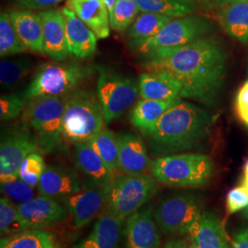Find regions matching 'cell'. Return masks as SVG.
<instances>
[{
  "instance_id": "6da1fadb",
  "label": "cell",
  "mask_w": 248,
  "mask_h": 248,
  "mask_svg": "<svg viewBox=\"0 0 248 248\" xmlns=\"http://www.w3.org/2000/svg\"><path fill=\"white\" fill-rule=\"evenodd\" d=\"M147 71L167 73L180 87L182 98L206 106L217 103L222 93L228 55L222 41L206 36L190 44L144 54Z\"/></svg>"
},
{
  "instance_id": "7a4b0ae2",
  "label": "cell",
  "mask_w": 248,
  "mask_h": 248,
  "mask_svg": "<svg viewBox=\"0 0 248 248\" xmlns=\"http://www.w3.org/2000/svg\"><path fill=\"white\" fill-rule=\"evenodd\" d=\"M213 122L208 110L181 100L169 108L144 136L151 155L160 157L200 149L211 134Z\"/></svg>"
},
{
  "instance_id": "3957f363",
  "label": "cell",
  "mask_w": 248,
  "mask_h": 248,
  "mask_svg": "<svg viewBox=\"0 0 248 248\" xmlns=\"http://www.w3.org/2000/svg\"><path fill=\"white\" fill-rule=\"evenodd\" d=\"M214 164L203 154H175L151 162L149 173L162 185L176 187H200L214 175Z\"/></svg>"
},
{
  "instance_id": "277c9868",
  "label": "cell",
  "mask_w": 248,
  "mask_h": 248,
  "mask_svg": "<svg viewBox=\"0 0 248 248\" xmlns=\"http://www.w3.org/2000/svg\"><path fill=\"white\" fill-rule=\"evenodd\" d=\"M69 95L28 100L23 123L34 137L41 153H53L62 143L63 113Z\"/></svg>"
},
{
  "instance_id": "5b68a950",
  "label": "cell",
  "mask_w": 248,
  "mask_h": 248,
  "mask_svg": "<svg viewBox=\"0 0 248 248\" xmlns=\"http://www.w3.org/2000/svg\"><path fill=\"white\" fill-rule=\"evenodd\" d=\"M105 119L98 94L75 90L63 113L62 137L73 143L89 142L104 129Z\"/></svg>"
},
{
  "instance_id": "8992f818",
  "label": "cell",
  "mask_w": 248,
  "mask_h": 248,
  "mask_svg": "<svg viewBox=\"0 0 248 248\" xmlns=\"http://www.w3.org/2000/svg\"><path fill=\"white\" fill-rule=\"evenodd\" d=\"M95 70L94 66L78 63H43L22 94L28 100L38 97L67 96Z\"/></svg>"
},
{
  "instance_id": "52a82bcc",
  "label": "cell",
  "mask_w": 248,
  "mask_h": 248,
  "mask_svg": "<svg viewBox=\"0 0 248 248\" xmlns=\"http://www.w3.org/2000/svg\"><path fill=\"white\" fill-rule=\"evenodd\" d=\"M157 190L155 179L146 174L115 176L108 186L104 212L124 221L148 203Z\"/></svg>"
},
{
  "instance_id": "ba28073f",
  "label": "cell",
  "mask_w": 248,
  "mask_h": 248,
  "mask_svg": "<svg viewBox=\"0 0 248 248\" xmlns=\"http://www.w3.org/2000/svg\"><path fill=\"white\" fill-rule=\"evenodd\" d=\"M214 30L213 23L202 16L187 15L172 18L156 35L138 43H133V48L142 54L153 51L190 44L203 38Z\"/></svg>"
},
{
  "instance_id": "9c48e42d",
  "label": "cell",
  "mask_w": 248,
  "mask_h": 248,
  "mask_svg": "<svg viewBox=\"0 0 248 248\" xmlns=\"http://www.w3.org/2000/svg\"><path fill=\"white\" fill-rule=\"evenodd\" d=\"M97 92L106 124L112 123L135 102L139 86L134 80L107 68L98 67Z\"/></svg>"
},
{
  "instance_id": "30bf717a",
  "label": "cell",
  "mask_w": 248,
  "mask_h": 248,
  "mask_svg": "<svg viewBox=\"0 0 248 248\" xmlns=\"http://www.w3.org/2000/svg\"><path fill=\"white\" fill-rule=\"evenodd\" d=\"M203 213L202 200L190 193L164 199L155 211V219L164 233H186Z\"/></svg>"
},
{
  "instance_id": "8fae6325",
  "label": "cell",
  "mask_w": 248,
  "mask_h": 248,
  "mask_svg": "<svg viewBox=\"0 0 248 248\" xmlns=\"http://www.w3.org/2000/svg\"><path fill=\"white\" fill-rule=\"evenodd\" d=\"M40 148L34 137L27 128L14 130L1 137L0 144V183L19 178V168L27 156Z\"/></svg>"
},
{
  "instance_id": "7c38bea8",
  "label": "cell",
  "mask_w": 248,
  "mask_h": 248,
  "mask_svg": "<svg viewBox=\"0 0 248 248\" xmlns=\"http://www.w3.org/2000/svg\"><path fill=\"white\" fill-rule=\"evenodd\" d=\"M108 186L87 180L78 192L62 201L77 228L87 225L101 210L104 211Z\"/></svg>"
},
{
  "instance_id": "4fadbf2b",
  "label": "cell",
  "mask_w": 248,
  "mask_h": 248,
  "mask_svg": "<svg viewBox=\"0 0 248 248\" xmlns=\"http://www.w3.org/2000/svg\"><path fill=\"white\" fill-rule=\"evenodd\" d=\"M18 218L24 230H44L64 221L67 210L49 197L40 196L30 202L17 205Z\"/></svg>"
},
{
  "instance_id": "5bb4252c",
  "label": "cell",
  "mask_w": 248,
  "mask_h": 248,
  "mask_svg": "<svg viewBox=\"0 0 248 248\" xmlns=\"http://www.w3.org/2000/svg\"><path fill=\"white\" fill-rule=\"evenodd\" d=\"M155 219V208L145 204L127 218L124 235L125 248H159L161 236Z\"/></svg>"
},
{
  "instance_id": "9a60e30c",
  "label": "cell",
  "mask_w": 248,
  "mask_h": 248,
  "mask_svg": "<svg viewBox=\"0 0 248 248\" xmlns=\"http://www.w3.org/2000/svg\"><path fill=\"white\" fill-rule=\"evenodd\" d=\"M39 194L55 200H62L76 194L82 188L78 175L75 170L62 166H46L38 183Z\"/></svg>"
},
{
  "instance_id": "2e32d148",
  "label": "cell",
  "mask_w": 248,
  "mask_h": 248,
  "mask_svg": "<svg viewBox=\"0 0 248 248\" xmlns=\"http://www.w3.org/2000/svg\"><path fill=\"white\" fill-rule=\"evenodd\" d=\"M119 146V169L127 175L149 172L151 161L148 149L142 138L133 133L117 135Z\"/></svg>"
},
{
  "instance_id": "e0dca14e",
  "label": "cell",
  "mask_w": 248,
  "mask_h": 248,
  "mask_svg": "<svg viewBox=\"0 0 248 248\" xmlns=\"http://www.w3.org/2000/svg\"><path fill=\"white\" fill-rule=\"evenodd\" d=\"M44 30V50L53 61L60 62L69 56L65 32V21L62 12L49 9L39 13Z\"/></svg>"
},
{
  "instance_id": "ac0fdd59",
  "label": "cell",
  "mask_w": 248,
  "mask_h": 248,
  "mask_svg": "<svg viewBox=\"0 0 248 248\" xmlns=\"http://www.w3.org/2000/svg\"><path fill=\"white\" fill-rule=\"evenodd\" d=\"M65 21V32L69 53L74 57L84 59L97 51V35L72 9L66 6L61 9Z\"/></svg>"
},
{
  "instance_id": "d6986e66",
  "label": "cell",
  "mask_w": 248,
  "mask_h": 248,
  "mask_svg": "<svg viewBox=\"0 0 248 248\" xmlns=\"http://www.w3.org/2000/svg\"><path fill=\"white\" fill-rule=\"evenodd\" d=\"M186 233L198 248H231L222 221L212 212H203Z\"/></svg>"
},
{
  "instance_id": "ffe728a7",
  "label": "cell",
  "mask_w": 248,
  "mask_h": 248,
  "mask_svg": "<svg viewBox=\"0 0 248 248\" xmlns=\"http://www.w3.org/2000/svg\"><path fill=\"white\" fill-rule=\"evenodd\" d=\"M9 13L15 31L27 50L45 54L44 30L40 15L29 9H16Z\"/></svg>"
},
{
  "instance_id": "44dd1931",
  "label": "cell",
  "mask_w": 248,
  "mask_h": 248,
  "mask_svg": "<svg viewBox=\"0 0 248 248\" xmlns=\"http://www.w3.org/2000/svg\"><path fill=\"white\" fill-rule=\"evenodd\" d=\"M65 6L76 13L98 39L109 36L110 18L103 0H67Z\"/></svg>"
},
{
  "instance_id": "7402d4cb",
  "label": "cell",
  "mask_w": 248,
  "mask_h": 248,
  "mask_svg": "<svg viewBox=\"0 0 248 248\" xmlns=\"http://www.w3.org/2000/svg\"><path fill=\"white\" fill-rule=\"evenodd\" d=\"M74 158L78 169L88 177L89 181L109 186L115 177L89 142L75 143Z\"/></svg>"
},
{
  "instance_id": "603a6c76",
  "label": "cell",
  "mask_w": 248,
  "mask_h": 248,
  "mask_svg": "<svg viewBox=\"0 0 248 248\" xmlns=\"http://www.w3.org/2000/svg\"><path fill=\"white\" fill-rule=\"evenodd\" d=\"M123 220L110 213H103L89 235L73 248H118Z\"/></svg>"
},
{
  "instance_id": "cb8c5ba5",
  "label": "cell",
  "mask_w": 248,
  "mask_h": 248,
  "mask_svg": "<svg viewBox=\"0 0 248 248\" xmlns=\"http://www.w3.org/2000/svg\"><path fill=\"white\" fill-rule=\"evenodd\" d=\"M139 95L144 99L171 100L182 98L177 81L167 73L147 71L139 78Z\"/></svg>"
},
{
  "instance_id": "d4e9b609",
  "label": "cell",
  "mask_w": 248,
  "mask_h": 248,
  "mask_svg": "<svg viewBox=\"0 0 248 248\" xmlns=\"http://www.w3.org/2000/svg\"><path fill=\"white\" fill-rule=\"evenodd\" d=\"M181 100L182 98L171 100L142 98L133 107L130 114V121L133 126L145 136L154 130L164 113Z\"/></svg>"
},
{
  "instance_id": "484cf974",
  "label": "cell",
  "mask_w": 248,
  "mask_h": 248,
  "mask_svg": "<svg viewBox=\"0 0 248 248\" xmlns=\"http://www.w3.org/2000/svg\"><path fill=\"white\" fill-rule=\"evenodd\" d=\"M219 20L228 35L248 44V0H236L223 7Z\"/></svg>"
},
{
  "instance_id": "4316f807",
  "label": "cell",
  "mask_w": 248,
  "mask_h": 248,
  "mask_svg": "<svg viewBox=\"0 0 248 248\" xmlns=\"http://www.w3.org/2000/svg\"><path fill=\"white\" fill-rule=\"evenodd\" d=\"M0 248H56V239L51 232L24 230L2 237Z\"/></svg>"
},
{
  "instance_id": "83f0119b",
  "label": "cell",
  "mask_w": 248,
  "mask_h": 248,
  "mask_svg": "<svg viewBox=\"0 0 248 248\" xmlns=\"http://www.w3.org/2000/svg\"><path fill=\"white\" fill-rule=\"evenodd\" d=\"M172 18L166 15L142 12L130 26L128 37L131 39L132 44L150 39L156 35Z\"/></svg>"
},
{
  "instance_id": "f1b7e54d",
  "label": "cell",
  "mask_w": 248,
  "mask_h": 248,
  "mask_svg": "<svg viewBox=\"0 0 248 248\" xmlns=\"http://www.w3.org/2000/svg\"><path fill=\"white\" fill-rule=\"evenodd\" d=\"M142 12L156 13L171 18L191 15L197 10L195 4L186 0H135Z\"/></svg>"
},
{
  "instance_id": "f546056e",
  "label": "cell",
  "mask_w": 248,
  "mask_h": 248,
  "mask_svg": "<svg viewBox=\"0 0 248 248\" xmlns=\"http://www.w3.org/2000/svg\"><path fill=\"white\" fill-rule=\"evenodd\" d=\"M89 143L113 173L120 169L118 140L112 131L104 128Z\"/></svg>"
},
{
  "instance_id": "4dcf8cb0",
  "label": "cell",
  "mask_w": 248,
  "mask_h": 248,
  "mask_svg": "<svg viewBox=\"0 0 248 248\" xmlns=\"http://www.w3.org/2000/svg\"><path fill=\"white\" fill-rule=\"evenodd\" d=\"M32 68V61L29 58L2 60L0 62V84L5 90L13 89L24 79Z\"/></svg>"
},
{
  "instance_id": "1f68e13d",
  "label": "cell",
  "mask_w": 248,
  "mask_h": 248,
  "mask_svg": "<svg viewBox=\"0 0 248 248\" xmlns=\"http://www.w3.org/2000/svg\"><path fill=\"white\" fill-rule=\"evenodd\" d=\"M27 48L18 38L8 12L0 16V55L1 57L24 53Z\"/></svg>"
},
{
  "instance_id": "d6a6232c",
  "label": "cell",
  "mask_w": 248,
  "mask_h": 248,
  "mask_svg": "<svg viewBox=\"0 0 248 248\" xmlns=\"http://www.w3.org/2000/svg\"><path fill=\"white\" fill-rule=\"evenodd\" d=\"M140 9L135 0H116L110 16V27L116 31H124L133 24Z\"/></svg>"
},
{
  "instance_id": "836d02e7",
  "label": "cell",
  "mask_w": 248,
  "mask_h": 248,
  "mask_svg": "<svg viewBox=\"0 0 248 248\" xmlns=\"http://www.w3.org/2000/svg\"><path fill=\"white\" fill-rule=\"evenodd\" d=\"M24 231L18 218L17 205L7 196L0 199V232L2 235H10Z\"/></svg>"
},
{
  "instance_id": "e575fe53",
  "label": "cell",
  "mask_w": 248,
  "mask_h": 248,
  "mask_svg": "<svg viewBox=\"0 0 248 248\" xmlns=\"http://www.w3.org/2000/svg\"><path fill=\"white\" fill-rule=\"evenodd\" d=\"M46 166L43 155L40 152H34L30 154L25 159L23 160L19 171L18 177L26 182L28 185L32 187L38 186V183L44 174Z\"/></svg>"
},
{
  "instance_id": "d590c367",
  "label": "cell",
  "mask_w": 248,
  "mask_h": 248,
  "mask_svg": "<svg viewBox=\"0 0 248 248\" xmlns=\"http://www.w3.org/2000/svg\"><path fill=\"white\" fill-rule=\"evenodd\" d=\"M28 99L23 94H5L0 98V119L2 122L14 120L20 115L27 106Z\"/></svg>"
},
{
  "instance_id": "8d00e7d4",
  "label": "cell",
  "mask_w": 248,
  "mask_h": 248,
  "mask_svg": "<svg viewBox=\"0 0 248 248\" xmlns=\"http://www.w3.org/2000/svg\"><path fill=\"white\" fill-rule=\"evenodd\" d=\"M0 187L4 195L18 204L24 203L34 199L33 187L28 185L20 178L6 183H0Z\"/></svg>"
},
{
  "instance_id": "74e56055",
  "label": "cell",
  "mask_w": 248,
  "mask_h": 248,
  "mask_svg": "<svg viewBox=\"0 0 248 248\" xmlns=\"http://www.w3.org/2000/svg\"><path fill=\"white\" fill-rule=\"evenodd\" d=\"M248 207V194L242 186L231 189L226 197V210L229 214L237 213Z\"/></svg>"
},
{
  "instance_id": "f35d334b",
  "label": "cell",
  "mask_w": 248,
  "mask_h": 248,
  "mask_svg": "<svg viewBox=\"0 0 248 248\" xmlns=\"http://www.w3.org/2000/svg\"><path fill=\"white\" fill-rule=\"evenodd\" d=\"M235 110L240 121L248 129V80L240 88L235 98Z\"/></svg>"
},
{
  "instance_id": "ab89813d",
  "label": "cell",
  "mask_w": 248,
  "mask_h": 248,
  "mask_svg": "<svg viewBox=\"0 0 248 248\" xmlns=\"http://www.w3.org/2000/svg\"><path fill=\"white\" fill-rule=\"evenodd\" d=\"M14 3L20 7L28 9H45L53 7L63 0H13Z\"/></svg>"
},
{
  "instance_id": "60d3db41",
  "label": "cell",
  "mask_w": 248,
  "mask_h": 248,
  "mask_svg": "<svg viewBox=\"0 0 248 248\" xmlns=\"http://www.w3.org/2000/svg\"><path fill=\"white\" fill-rule=\"evenodd\" d=\"M231 248H248V227L243 228L236 232Z\"/></svg>"
},
{
  "instance_id": "b9f144b4",
  "label": "cell",
  "mask_w": 248,
  "mask_h": 248,
  "mask_svg": "<svg viewBox=\"0 0 248 248\" xmlns=\"http://www.w3.org/2000/svg\"><path fill=\"white\" fill-rule=\"evenodd\" d=\"M162 248H187V246L184 240L172 239L166 243Z\"/></svg>"
},
{
  "instance_id": "7bdbcfd3",
  "label": "cell",
  "mask_w": 248,
  "mask_h": 248,
  "mask_svg": "<svg viewBox=\"0 0 248 248\" xmlns=\"http://www.w3.org/2000/svg\"><path fill=\"white\" fill-rule=\"evenodd\" d=\"M105 5H106L107 9L108 10V13H109V18L110 16L112 14V11L114 9V6H115L116 0H103Z\"/></svg>"
},
{
  "instance_id": "ee69618b",
  "label": "cell",
  "mask_w": 248,
  "mask_h": 248,
  "mask_svg": "<svg viewBox=\"0 0 248 248\" xmlns=\"http://www.w3.org/2000/svg\"><path fill=\"white\" fill-rule=\"evenodd\" d=\"M214 3H216L218 6H221V7H225L226 5H228V4H230L232 2H233V1H236V0H213Z\"/></svg>"
},
{
  "instance_id": "f6af8a7d",
  "label": "cell",
  "mask_w": 248,
  "mask_h": 248,
  "mask_svg": "<svg viewBox=\"0 0 248 248\" xmlns=\"http://www.w3.org/2000/svg\"><path fill=\"white\" fill-rule=\"evenodd\" d=\"M241 186L246 190V192L248 194V176L244 175V177H243V179H242Z\"/></svg>"
},
{
  "instance_id": "bcb514c9",
  "label": "cell",
  "mask_w": 248,
  "mask_h": 248,
  "mask_svg": "<svg viewBox=\"0 0 248 248\" xmlns=\"http://www.w3.org/2000/svg\"><path fill=\"white\" fill-rule=\"evenodd\" d=\"M244 175L248 176V159L246 164H245V168H244Z\"/></svg>"
},
{
  "instance_id": "7dc6e473",
  "label": "cell",
  "mask_w": 248,
  "mask_h": 248,
  "mask_svg": "<svg viewBox=\"0 0 248 248\" xmlns=\"http://www.w3.org/2000/svg\"><path fill=\"white\" fill-rule=\"evenodd\" d=\"M243 216L248 221V207L243 211Z\"/></svg>"
},
{
  "instance_id": "c3c4849f",
  "label": "cell",
  "mask_w": 248,
  "mask_h": 248,
  "mask_svg": "<svg viewBox=\"0 0 248 248\" xmlns=\"http://www.w3.org/2000/svg\"><path fill=\"white\" fill-rule=\"evenodd\" d=\"M186 1H189V2H191V3H193V4H197L200 0H186Z\"/></svg>"
},
{
  "instance_id": "681fc988",
  "label": "cell",
  "mask_w": 248,
  "mask_h": 248,
  "mask_svg": "<svg viewBox=\"0 0 248 248\" xmlns=\"http://www.w3.org/2000/svg\"><path fill=\"white\" fill-rule=\"evenodd\" d=\"M189 248H197V247H196L195 245H193V244H192V245H191V246H190V247H189Z\"/></svg>"
}]
</instances>
